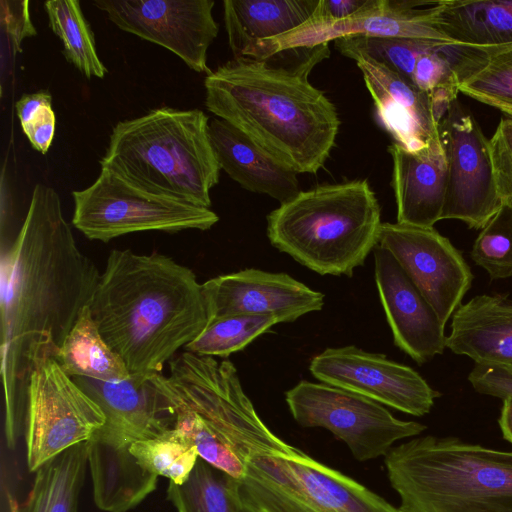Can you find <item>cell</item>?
I'll use <instances>...</instances> for the list:
<instances>
[{
	"instance_id": "1",
	"label": "cell",
	"mask_w": 512,
	"mask_h": 512,
	"mask_svg": "<svg viewBox=\"0 0 512 512\" xmlns=\"http://www.w3.org/2000/svg\"><path fill=\"white\" fill-rule=\"evenodd\" d=\"M100 275L78 247L58 193L36 184L21 228L1 255V377L9 449L25 434L32 371L55 358L90 304Z\"/></svg>"
},
{
	"instance_id": "2",
	"label": "cell",
	"mask_w": 512,
	"mask_h": 512,
	"mask_svg": "<svg viewBox=\"0 0 512 512\" xmlns=\"http://www.w3.org/2000/svg\"><path fill=\"white\" fill-rule=\"evenodd\" d=\"M328 56V44H321L265 61L233 58L206 75L205 106L284 168L316 174L340 126L334 104L308 80Z\"/></svg>"
},
{
	"instance_id": "3",
	"label": "cell",
	"mask_w": 512,
	"mask_h": 512,
	"mask_svg": "<svg viewBox=\"0 0 512 512\" xmlns=\"http://www.w3.org/2000/svg\"><path fill=\"white\" fill-rule=\"evenodd\" d=\"M89 308L130 374L161 373L208 324L202 284L190 268L130 249L110 251Z\"/></svg>"
},
{
	"instance_id": "4",
	"label": "cell",
	"mask_w": 512,
	"mask_h": 512,
	"mask_svg": "<svg viewBox=\"0 0 512 512\" xmlns=\"http://www.w3.org/2000/svg\"><path fill=\"white\" fill-rule=\"evenodd\" d=\"M243 464L233 480L238 498L256 512H401L354 479L276 436L248 402L230 435Z\"/></svg>"
},
{
	"instance_id": "5",
	"label": "cell",
	"mask_w": 512,
	"mask_h": 512,
	"mask_svg": "<svg viewBox=\"0 0 512 512\" xmlns=\"http://www.w3.org/2000/svg\"><path fill=\"white\" fill-rule=\"evenodd\" d=\"M401 512H512V452L423 436L385 455Z\"/></svg>"
},
{
	"instance_id": "6",
	"label": "cell",
	"mask_w": 512,
	"mask_h": 512,
	"mask_svg": "<svg viewBox=\"0 0 512 512\" xmlns=\"http://www.w3.org/2000/svg\"><path fill=\"white\" fill-rule=\"evenodd\" d=\"M100 166L147 189L207 208L221 170L207 115L171 107L119 121Z\"/></svg>"
},
{
	"instance_id": "7",
	"label": "cell",
	"mask_w": 512,
	"mask_h": 512,
	"mask_svg": "<svg viewBox=\"0 0 512 512\" xmlns=\"http://www.w3.org/2000/svg\"><path fill=\"white\" fill-rule=\"evenodd\" d=\"M381 209L367 180L299 192L267 215L272 246L320 275L351 277L378 245Z\"/></svg>"
},
{
	"instance_id": "8",
	"label": "cell",
	"mask_w": 512,
	"mask_h": 512,
	"mask_svg": "<svg viewBox=\"0 0 512 512\" xmlns=\"http://www.w3.org/2000/svg\"><path fill=\"white\" fill-rule=\"evenodd\" d=\"M72 197L73 226L86 238L104 243L135 232L205 231L219 221L210 208L147 189L106 167Z\"/></svg>"
},
{
	"instance_id": "9",
	"label": "cell",
	"mask_w": 512,
	"mask_h": 512,
	"mask_svg": "<svg viewBox=\"0 0 512 512\" xmlns=\"http://www.w3.org/2000/svg\"><path fill=\"white\" fill-rule=\"evenodd\" d=\"M285 400L299 425L329 430L358 461L385 456L396 441L426 429L419 422L397 419L372 399L322 382L302 380L286 391Z\"/></svg>"
},
{
	"instance_id": "10",
	"label": "cell",
	"mask_w": 512,
	"mask_h": 512,
	"mask_svg": "<svg viewBox=\"0 0 512 512\" xmlns=\"http://www.w3.org/2000/svg\"><path fill=\"white\" fill-rule=\"evenodd\" d=\"M106 423L99 405L55 358L38 363L30 376L26 412V460L35 473L64 451L86 443Z\"/></svg>"
},
{
	"instance_id": "11",
	"label": "cell",
	"mask_w": 512,
	"mask_h": 512,
	"mask_svg": "<svg viewBox=\"0 0 512 512\" xmlns=\"http://www.w3.org/2000/svg\"><path fill=\"white\" fill-rule=\"evenodd\" d=\"M446 157V190L441 220L457 219L482 229L502 205L489 139L455 100L439 125Z\"/></svg>"
},
{
	"instance_id": "12",
	"label": "cell",
	"mask_w": 512,
	"mask_h": 512,
	"mask_svg": "<svg viewBox=\"0 0 512 512\" xmlns=\"http://www.w3.org/2000/svg\"><path fill=\"white\" fill-rule=\"evenodd\" d=\"M93 4L121 30L170 50L196 72H210L207 52L219 31L213 0H97Z\"/></svg>"
},
{
	"instance_id": "13",
	"label": "cell",
	"mask_w": 512,
	"mask_h": 512,
	"mask_svg": "<svg viewBox=\"0 0 512 512\" xmlns=\"http://www.w3.org/2000/svg\"><path fill=\"white\" fill-rule=\"evenodd\" d=\"M309 370L322 383L413 416L429 413L439 397L413 368L352 345L325 349L311 359Z\"/></svg>"
},
{
	"instance_id": "14",
	"label": "cell",
	"mask_w": 512,
	"mask_h": 512,
	"mask_svg": "<svg viewBox=\"0 0 512 512\" xmlns=\"http://www.w3.org/2000/svg\"><path fill=\"white\" fill-rule=\"evenodd\" d=\"M378 245L388 250L445 325L472 284L469 265L433 227L382 223Z\"/></svg>"
},
{
	"instance_id": "15",
	"label": "cell",
	"mask_w": 512,
	"mask_h": 512,
	"mask_svg": "<svg viewBox=\"0 0 512 512\" xmlns=\"http://www.w3.org/2000/svg\"><path fill=\"white\" fill-rule=\"evenodd\" d=\"M432 3L367 0L349 18L333 22L307 20L285 34L266 40L254 60L265 61L285 50L328 44L349 35L426 39L449 43L433 25Z\"/></svg>"
},
{
	"instance_id": "16",
	"label": "cell",
	"mask_w": 512,
	"mask_h": 512,
	"mask_svg": "<svg viewBox=\"0 0 512 512\" xmlns=\"http://www.w3.org/2000/svg\"><path fill=\"white\" fill-rule=\"evenodd\" d=\"M208 322L230 315L273 316L294 322L320 311L324 294L286 273L248 268L213 277L202 284Z\"/></svg>"
},
{
	"instance_id": "17",
	"label": "cell",
	"mask_w": 512,
	"mask_h": 512,
	"mask_svg": "<svg viewBox=\"0 0 512 512\" xmlns=\"http://www.w3.org/2000/svg\"><path fill=\"white\" fill-rule=\"evenodd\" d=\"M375 282L394 344L423 364L446 348L445 325L393 255L374 249Z\"/></svg>"
},
{
	"instance_id": "18",
	"label": "cell",
	"mask_w": 512,
	"mask_h": 512,
	"mask_svg": "<svg viewBox=\"0 0 512 512\" xmlns=\"http://www.w3.org/2000/svg\"><path fill=\"white\" fill-rule=\"evenodd\" d=\"M102 409L101 428L131 441L155 438L174 427L172 408L154 382V374H130L118 381L72 377Z\"/></svg>"
},
{
	"instance_id": "19",
	"label": "cell",
	"mask_w": 512,
	"mask_h": 512,
	"mask_svg": "<svg viewBox=\"0 0 512 512\" xmlns=\"http://www.w3.org/2000/svg\"><path fill=\"white\" fill-rule=\"evenodd\" d=\"M356 61L382 127L395 143L419 151L441 143L430 95L386 66L366 58Z\"/></svg>"
},
{
	"instance_id": "20",
	"label": "cell",
	"mask_w": 512,
	"mask_h": 512,
	"mask_svg": "<svg viewBox=\"0 0 512 512\" xmlns=\"http://www.w3.org/2000/svg\"><path fill=\"white\" fill-rule=\"evenodd\" d=\"M392 158L391 186L397 223L431 228L441 220L446 190V157L441 143L409 151L397 143L388 147Z\"/></svg>"
},
{
	"instance_id": "21",
	"label": "cell",
	"mask_w": 512,
	"mask_h": 512,
	"mask_svg": "<svg viewBox=\"0 0 512 512\" xmlns=\"http://www.w3.org/2000/svg\"><path fill=\"white\" fill-rule=\"evenodd\" d=\"M132 442L103 429L86 442L93 498L103 511L126 512L156 489L158 476L131 452Z\"/></svg>"
},
{
	"instance_id": "22",
	"label": "cell",
	"mask_w": 512,
	"mask_h": 512,
	"mask_svg": "<svg viewBox=\"0 0 512 512\" xmlns=\"http://www.w3.org/2000/svg\"><path fill=\"white\" fill-rule=\"evenodd\" d=\"M446 348L476 364H512V299L482 294L454 312Z\"/></svg>"
},
{
	"instance_id": "23",
	"label": "cell",
	"mask_w": 512,
	"mask_h": 512,
	"mask_svg": "<svg viewBox=\"0 0 512 512\" xmlns=\"http://www.w3.org/2000/svg\"><path fill=\"white\" fill-rule=\"evenodd\" d=\"M209 135L221 169L242 188L280 204L301 192L297 173L278 164L228 122L212 119Z\"/></svg>"
},
{
	"instance_id": "24",
	"label": "cell",
	"mask_w": 512,
	"mask_h": 512,
	"mask_svg": "<svg viewBox=\"0 0 512 512\" xmlns=\"http://www.w3.org/2000/svg\"><path fill=\"white\" fill-rule=\"evenodd\" d=\"M318 1L225 0L224 23L234 58L254 60L266 40L285 34L309 20Z\"/></svg>"
},
{
	"instance_id": "25",
	"label": "cell",
	"mask_w": 512,
	"mask_h": 512,
	"mask_svg": "<svg viewBox=\"0 0 512 512\" xmlns=\"http://www.w3.org/2000/svg\"><path fill=\"white\" fill-rule=\"evenodd\" d=\"M435 28L451 44L512 45V0H446L431 5Z\"/></svg>"
},
{
	"instance_id": "26",
	"label": "cell",
	"mask_w": 512,
	"mask_h": 512,
	"mask_svg": "<svg viewBox=\"0 0 512 512\" xmlns=\"http://www.w3.org/2000/svg\"><path fill=\"white\" fill-rule=\"evenodd\" d=\"M459 92L500 111L512 110V45L474 47L448 43Z\"/></svg>"
},
{
	"instance_id": "27",
	"label": "cell",
	"mask_w": 512,
	"mask_h": 512,
	"mask_svg": "<svg viewBox=\"0 0 512 512\" xmlns=\"http://www.w3.org/2000/svg\"><path fill=\"white\" fill-rule=\"evenodd\" d=\"M87 466L86 443L64 451L35 472L23 503L9 497L10 512H79Z\"/></svg>"
},
{
	"instance_id": "28",
	"label": "cell",
	"mask_w": 512,
	"mask_h": 512,
	"mask_svg": "<svg viewBox=\"0 0 512 512\" xmlns=\"http://www.w3.org/2000/svg\"><path fill=\"white\" fill-rule=\"evenodd\" d=\"M55 359L70 377L118 381L130 375L122 358L103 339L89 305L80 313Z\"/></svg>"
},
{
	"instance_id": "29",
	"label": "cell",
	"mask_w": 512,
	"mask_h": 512,
	"mask_svg": "<svg viewBox=\"0 0 512 512\" xmlns=\"http://www.w3.org/2000/svg\"><path fill=\"white\" fill-rule=\"evenodd\" d=\"M49 27L63 44V54L87 78H103L107 68L100 60L93 32L77 0L44 3Z\"/></svg>"
},
{
	"instance_id": "30",
	"label": "cell",
	"mask_w": 512,
	"mask_h": 512,
	"mask_svg": "<svg viewBox=\"0 0 512 512\" xmlns=\"http://www.w3.org/2000/svg\"><path fill=\"white\" fill-rule=\"evenodd\" d=\"M440 42L426 39L349 35L334 40L335 48L353 60L366 58L380 63L412 82L417 60L435 50Z\"/></svg>"
},
{
	"instance_id": "31",
	"label": "cell",
	"mask_w": 512,
	"mask_h": 512,
	"mask_svg": "<svg viewBox=\"0 0 512 512\" xmlns=\"http://www.w3.org/2000/svg\"><path fill=\"white\" fill-rule=\"evenodd\" d=\"M167 496L177 512H235L232 478L200 458L184 484L169 482Z\"/></svg>"
},
{
	"instance_id": "32",
	"label": "cell",
	"mask_w": 512,
	"mask_h": 512,
	"mask_svg": "<svg viewBox=\"0 0 512 512\" xmlns=\"http://www.w3.org/2000/svg\"><path fill=\"white\" fill-rule=\"evenodd\" d=\"M276 324L279 322L273 316L230 315L216 318L209 321L184 349L200 356L226 358L243 350Z\"/></svg>"
},
{
	"instance_id": "33",
	"label": "cell",
	"mask_w": 512,
	"mask_h": 512,
	"mask_svg": "<svg viewBox=\"0 0 512 512\" xmlns=\"http://www.w3.org/2000/svg\"><path fill=\"white\" fill-rule=\"evenodd\" d=\"M130 450L151 473L177 485L188 480L199 459L194 445L174 428L155 438L136 440Z\"/></svg>"
},
{
	"instance_id": "34",
	"label": "cell",
	"mask_w": 512,
	"mask_h": 512,
	"mask_svg": "<svg viewBox=\"0 0 512 512\" xmlns=\"http://www.w3.org/2000/svg\"><path fill=\"white\" fill-rule=\"evenodd\" d=\"M471 258L492 279L512 277V200L503 202L482 228L472 246Z\"/></svg>"
},
{
	"instance_id": "35",
	"label": "cell",
	"mask_w": 512,
	"mask_h": 512,
	"mask_svg": "<svg viewBox=\"0 0 512 512\" xmlns=\"http://www.w3.org/2000/svg\"><path fill=\"white\" fill-rule=\"evenodd\" d=\"M15 107L23 133L35 150L46 154L54 139L56 124L50 92L40 90L25 94Z\"/></svg>"
},
{
	"instance_id": "36",
	"label": "cell",
	"mask_w": 512,
	"mask_h": 512,
	"mask_svg": "<svg viewBox=\"0 0 512 512\" xmlns=\"http://www.w3.org/2000/svg\"><path fill=\"white\" fill-rule=\"evenodd\" d=\"M496 186L502 203L512 200V118H502L489 139Z\"/></svg>"
},
{
	"instance_id": "37",
	"label": "cell",
	"mask_w": 512,
	"mask_h": 512,
	"mask_svg": "<svg viewBox=\"0 0 512 512\" xmlns=\"http://www.w3.org/2000/svg\"><path fill=\"white\" fill-rule=\"evenodd\" d=\"M440 44L435 50L422 55L416 62L412 83L421 91L430 93L438 86L457 82L451 61Z\"/></svg>"
},
{
	"instance_id": "38",
	"label": "cell",
	"mask_w": 512,
	"mask_h": 512,
	"mask_svg": "<svg viewBox=\"0 0 512 512\" xmlns=\"http://www.w3.org/2000/svg\"><path fill=\"white\" fill-rule=\"evenodd\" d=\"M468 380L478 393L501 399L512 397V371L506 367L476 364Z\"/></svg>"
},
{
	"instance_id": "39",
	"label": "cell",
	"mask_w": 512,
	"mask_h": 512,
	"mask_svg": "<svg viewBox=\"0 0 512 512\" xmlns=\"http://www.w3.org/2000/svg\"><path fill=\"white\" fill-rule=\"evenodd\" d=\"M1 23L13 50L17 51L24 38L36 34L29 14V1L1 0Z\"/></svg>"
},
{
	"instance_id": "40",
	"label": "cell",
	"mask_w": 512,
	"mask_h": 512,
	"mask_svg": "<svg viewBox=\"0 0 512 512\" xmlns=\"http://www.w3.org/2000/svg\"><path fill=\"white\" fill-rule=\"evenodd\" d=\"M367 0H319L310 21L333 22L351 17Z\"/></svg>"
},
{
	"instance_id": "41",
	"label": "cell",
	"mask_w": 512,
	"mask_h": 512,
	"mask_svg": "<svg viewBox=\"0 0 512 512\" xmlns=\"http://www.w3.org/2000/svg\"><path fill=\"white\" fill-rule=\"evenodd\" d=\"M458 93L457 82L442 84L429 93L434 118L439 125L451 104L457 100Z\"/></svg>"
},
{
	"instance_id": "42",
	"label": "cell",
	"mask_w": 512,
	"mask_h": 512,
	"mask_svg": "<svg viewBox=\"0 0 512 512\" xmlns=\"http://www.w3.org/2000/svg\"><path fill=\"white\" fill-rule=\"evenodd\" d=\"M498 423L503 438L512 444V397H505Z\"/></svg>"
},
{
	"instance_id": "43",
	"label": "cell",
	"mask_w": 512,
	"mask_h": 512,
	"mask_svg": "<svg viewBox=\"0 0 512 512\" xmlns=\"http://www.w3.org/2000/svg\"><path fill=\"white\" fill-rule=\"evenodd\" d=\"M233 481V480H232ZM234 486V485H233ZM235 491V490H234ZM236 501H235V512H256L254 509L250 508L246 504H244L236 495Z\"/></svg>"
},
{
	"instance_id": "44",
	"label": "cell",
	"mask_w": 512,
	"mask_h": 512,
	"mask_svg": "<svg viewBox=\"0 0 512 512\" xmlns=\"http://www.w3.org/2000/svg\"><path fill=\"white\" fill-rule=\"evenodd\" d=\"M501 112H503L507 117L512 118V110H503Z\"/></svg>"
},
{
	"instance_id": "45",
	"label": "cell",
	"mask_w": 512,
	"mask_h": 512,
	"mask_svg": "<svg viewBox=\"0 0 512 512\" xmlns=\"http://www.w3.org/2000/svg\"><path fill=\"white\" fill-rule=\"evenodd\" d=\"M503 367H506V368H508L509 370H511V371H512V364H511V365H508V366H503Z\"/></svg>"
}]
</instances>
